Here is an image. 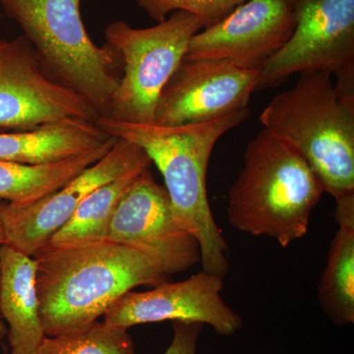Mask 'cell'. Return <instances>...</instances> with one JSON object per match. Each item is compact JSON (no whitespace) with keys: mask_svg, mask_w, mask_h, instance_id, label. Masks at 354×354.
Instances as JSON below:
<instances>
[{"mask_svg":"<svg viewBox=\"0 0 354 354\" xmlns=\"http://www.w3.org/2000/svg\"><path fill=\"white\" fill-rule=\"evenodd\" d=\"M44 333L53 337L81 329L138 286H156L169 276L145 255L115 242L46 244L32 255Z\"/></svg>","mask_w":354,"mask_h":354,"instance_id":"6da1fadb","label":"cell"},{"mask_svg":"<svg viewBox=\"0 0 354 354\" xmlns=\"http://www.w3.org/2000/svg\"><path fill=\"white\" fill-rule=\"evenodd\" d=\"M249 113L246 109L212 122L181 127L123 122L104 116L95 121L106 134L145 151L164 177L176 218L196 237L203 271L223 279L230 270L228 247L209 207L207 172L218 140L241 125Z\"/></svg>","mask_w":354,"mask_h":354,"instance_id":"7a4b0ae2","label":"cell"},{"mask_svg":"<svg viewBox=\"0 0 354 354\" xmlns=\"http://www.w3.org/2000/svg\"><path fill=\"white\" fill-rule=\"evenodd\" d=\"M324 193L304 158L264 128L247 146L243 169L228 192V223L288 247L306 235Z\"/></svg>","mask_w":354,"mask_h":354,"instance_id":"3957f363","label":"cell"},{"mask_svg":"<svg viewBox=\"0 0 354 354\" xmlns=\"http://www.w3.org/2000/svg\"><path fill=\"white\" fill-rule=\"evenodd\" d=\"M260 121L304 158L335 201L354 194V99L337 92L332 75L300 74Z\"/></svg>","mask_w":354,"mask_h":354,"instance_id":"277c9868","label":"cell"},{"mask_svg":"<svg viewBox=\"0 0 354 354\" xmlns=\"http://www.w3.org/2000/svg\"><path fill=\"white\" fill-rule=\"evenodd\" d=\"M81 0H0L38 53L44 71L83 95L100 118H108L123 74L120 53L88 36Z\"/></svg>","mask_w":354,"mask_h":354,"instance_id":"5b68a950","label":"cell"},{"mask_svg":"<svg viewBox=\"0 0 354 354\" xmlns=\"http://www.w3.org/2000/svg\"><path fill=\"white\" fill-rule=\"evenodd\" d=\"M203 29L192 14L176 11L153 27L139 29L114 21L104 30L106 44L120 53L123 74L108 118L153 124L158 99L183 62L191 39Z\"/></svg>","mask_w":354,"mask_h":354,"instance_id":"8992f818","label":"cell"},{"mask_svg":"<svg viewBox=\"0 0 354 354\" xmlns=\"http://www.w3.org/2000/svg\"><path fill=\"white\" fill-rule=\"evenodd\" d=\"M317 72L337 77V92L354 99V0H297L295 31L260 69L255 92Z\"/></svg>","mask_w":354,"mask_h":354,"instance_id":"52a82bcc","label":"cell"},{"mask_svg":"<svg viewBox=\"0 0 354 354\" xmlns=\"http://www.w3.org/2000/svg\"><path fill=\"white\" fill-rule=\"evenodd\" d=\"M83 95L51 79L24 35L0 39V129L28 131L64 120L95 122Z\"/></svg>","mask_w":354,"mask_h":354,"instance_id":"ba28073f","label":"cell"},{"mask_svg":"<svg viewBox=\"0 0 354 354\" xmlns=\"http://www.w3.org/2000/svg\"><path fill=\"white\" fill-rule=\"evenodd\" d=\"M106 241L138 251L169 277L200 262L196 237L176 218L165 186L150 169L121 198Z\"/></svg>","mask_w":354,"mask_h":354,"instance_id":"9c48e42d","label":"cell"},{"mask_svg":"<svg viewBox=\"0 0 354 354\" xmlns=\"http://www.w3.org/2000/svg\"><path fill=\"white\" fill-rule=\"evenodd\" d=\"M151 165V158L141 147L118 138L104 157L53 194L25 206L7 202L3 211L6 245L32 257L92 191L134 169H150Z\"/></svg>","mask_w":354,"mask_h":354,"instance_id":"30bf717a","label":"cell"},{"mask_svg":"<svg viewBox=\"0 0 354 354\" xmlns=\"http://www.w3.org/2000/svg\"><path fill=\"white\" fill-rule=\"evenodd\" d=\"M258 78V70L227 60L183 59L160 94L153 124H202L249 109Z\"/></svg>","mask_w":354,"mask_h":354,"instance_id":"8fae6325","label":"cell"},{"mask_svg":"<svg viewBox=\"0 0 354 354\" xmlns=\"http://www.w3.org/2000/svg\"><path fill=\"white\" fill-rule=\"evenodd\" d=\"M297 0H246L191 39L184 59H221L260 69L288 43L297 25Z\"/></svg>","mask_w":354,"mask_h":354,"instance_id":"7c38bea8","label":"cell"},{"mask_svg":"<svg viewBox=\"0 0 354 354\" xmlns=\"http://www.w3.org/2000/svg\"><path fill=\"white\" fill-rule=\"evenodd\" d=\"M223 279L202 271L177 283H165L145 292L130 290L118 298L104 315V322L128 330L158 323L197 322L212 326L221 335L241 329V317L221 297Z\"/></svg>","mask_w":354,"mask_h":354,"instance_id":"4fadbf2b","label":"cell"},{"mask_svg":"<svg viewBox=\"0 0 354 354\" xmlns=\"http://www.w3.org/2000/svg\"><path fill=\"white\" fill-rule=\"evenodd\" d=\"M37 262L12 247H0V312L10 354H36L46 337L39 317Z\"/></svg>","mask_w":354,"mask_h":354,"instance_id":"5bb4252c","label":"cell"},{"mask_svg":"<svg viewBox=\"0 0 354 354\" xmlns=\"http://www.w3.org/2000/svg\"><path fill=\"white\" fill-rule=\"evenodd\" d=\"M111 135L92 121L64 120L28 131L0 133V160L46 164L81 155Z\"/></svg>","mask_w":354,"mask_h":354,"instance_id":"9a60e30c","label":"cell"},{"mask_svg":"<svg viewBox=\"0 0 354 354\" xmlns=\"http://www.w3.org/2000/svg\"><path fill=\"white\" fill-rule=\"evenodd\" d=\"M334 218L339 230L319 281L318 300L335 325L346 326L354 323V194L335 201Z\"/></svg>","mask_w":354,"mask_h":354,"instance_id":"2e32d148","label":"cell"},{"mask_svg":"<svg viewBox=\"0 0 354 354\" xmlns=\"http://www.w3.org/2000/svg\"><path fill=\"white\" fill-rule=\"evenodd\" d=\"M116 140L111 136L88 152L57 162L32 165L0 160V200L25 206L53 194L104 157Z\"/></svg>","mask_w":354,"mask_h":354,"instance_id":"e0dca14e","label":"cell"},{"mask_svg":"<svg viewBox=\"0 0 354 354\" xmlns=\"http://www.w3.org/2000/svg\"><path fill=\"white\" fill-rule=\"evenodd\" d=\"M145 171L148 169H134L92 191L48 244L65 246L106 241L118 203Z\"/></svg>","mask_w":354,"mask_h":354,"instance_id":"ac0fdd59","label":"cell"},{"mask_svg":"<svg viewBox=\"0 0 354 354\" xmlns=\"http://www.w3.org/2000/svg\"><path fill=\"white\" fill-rule=\"evenodd\" d=\"M36 354H135L127 330L95 322L43 339Z\"/></svg>","mask_w":354,"mask_h":354,"instance_id":"d6986e66","label":"cell"},{"mask_svg":"<svg viewBox=\"0 0 354 354\" xmlns=\"http://www.w3.org/2000/svg\"><path fill=\"white\" fill-rule=\"evenodd\" d=\"M155 22H162L176 11L192 14L203 29L215 25L246 0H134Z\"/></svg>","mask_w":354,"mask_h":354,"instance_id":"ffe728a7","label":"cell"},{"mask_svg":"<svg viewBox=\"0 0 354 354\" xmlns=\"http://www.w3.org/2000/svg\"><path fill=\"white\" fill-rule=\"evenodd\" d=\"M204 324L172 322L174 337L164 354H197V342Z\"/></svg>","mask_w":354,"mask_h":354,"instance_id":"44dd1931","label":"cell"},{"mask_svg":"<svg viewBox=\"0 0 354 354\" xmlns=\"http://www.w3.org/2000/svg\"><path fill=\"white\" fill-rule=\"evenodd\" d=\"M6 205V201L0 200V247L6 244V227H4L3 223V211Z\"/></svg>","mask_w":354,"mask_h":354,"instance_id":"7402d4cb","label":"cell"},{"mask_svg":"<svg viewBox=\"0 0 354 354\" xmlns=\"http://www.w3.org/2000/svg\"><path fill=\"white\" fill-rule=\"evenodd\" d=\"M7 337V326L2 318L1 312H0V341L6 339Z\"/></svg>","mask_w":354,"mask_h":354,"instance_id":"603a6c76","label":"cell"},{"mask_svg":"<svg viewBox=\"0 0 354 354\" xmlns=\"http://www.w3.org/2000/svg\"><path fill=\"white\" fill-rule=\"evenodd\" d=\"M1 19H2V15H1V14H0V21H1Z\"/></svg>","mask_w":354,"mask_h":354,"instance_id":"cb8c5ba5","label":"cell"},{"mask_svg":"<svg viewBox=\"0 0 354 354\" xmlns=\"http://www.w3.org/2000/svg\"><path fill=\"white\" fill-rule=\"evenodd\" d=\"M6 354H8V353H6Z\"/></svg>","mask_w":354,"mask_h":354,"instance_id":"d4e9b609","label":"cell"}]
</instances>
